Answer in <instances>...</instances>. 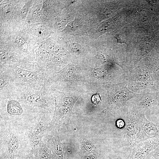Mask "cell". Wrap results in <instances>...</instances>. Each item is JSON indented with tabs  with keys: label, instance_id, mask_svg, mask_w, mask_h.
Here are the masks:
<instances>
[{
	"label": "cell",
	"instance_id": "obj_23",
	"mask_svg": "<svg viewBox=\"0 0 159 159\" xmlns=\"http://www.w3.org/2000/svg\"><path fill=\"white\" fill-rule=\"evenodd\" d=\"M24 159H28V157L27 155H26Z\"/></svg>",
	"mask_w": 159,
	"mask_h": 159
},
{
	"label": "cell",
	"instance_id": "obj_22",
	"mask_svg": "<svg viewBox=\"0 0 159 159\" xmlns=\"http://www.w3.org/2000/svg\"><path fill=\"white\" fill-rule=\"evenodd\" d=\"M156 107H158L159 109V93H158V103Z\"/></svg>",
	"mask_w": 159,
	"mask_h": 159
},
{
	"label": "cell",
	"instance_id": "obj_5",
	"mask_svg": "<svg viewBox=\"0 0 159 159\" xmlns=\"http://www.w3.org/2000/svg\"><path fill=\"white\" fill-rule=\"evenodd\" d=\"M6 65L13 79L15 85L19 90H40L48 76L47 73L42 69L33 71L22 69L13 65Z\"/></svg>",
	"mask_w": 159,
	"mask_h": 159
},
{
	"label": "cell",
	"instance_id": "obj_19",
	"mask_svg": "<svg viewBox=\"0 0 159 159\" xmlns=\"http://www.w3.org/2000/svg\"><path fill=\"white\" fill-rule=\"evenodd\" d=\"M115 125L117 127L122 128L125 125V120L122 119H118L116 121Z\"/></svg>",
	"mask_w": 159,
	"mask_h": 159
},
{
	"label": "cell",
	"instance_id": "obj_4",
	"mask_svg": "<svg viewBox=\"0 0 159 159\" xmlns=\"http://www.w3.org/2000/svg\"><path fill=\"white\" fill-rule=\"evenodd\" d=\"M92 63L81 65L82 75L87 87L103 86L125 81L128 74L122 68L111 64Z\"/></svg>",
	"mask_w": 159,
	"mask_h": 159
},
{
	"label": "cell",
	"instance_id": "obj_8",
	"mask_svg": "<svg viewBox=\"0 0 159 159\" xmlns=\"http://www.w3.org/2000/svg\"><path fill=\"white\" fill-rule=\"evenodd\" d=\"M127 86V82L126 80L120 83L104 86L108 95L106 111L115 113L117 112L127 106L128 101L138 95V94L129 90Z\"/></svg>",
	"mask_w": 159,
	"mask_h": 159
},
{
	"label": "cell",
	"instance_id": "obj_12",
	"mask_svg": "<svg viewBox=\"0 0 159 159\" xmlns=\"http://www.w3.org/2000/svg\"><path fill=\"white\" fill-rule=\"evenodd\" d=\"M19 90L6 64H1L0 70V100L8 99L17 100Z\"/></svg>",
	"mask_w": 159,
	"mask_h": 159
},
{
	"label": "cell",
	"instance_id": "obj_9",
	"mask_svg": "<svg viewBox=\"0 0 159 159\" xmlns=\"http://www.w3.org/2000/svg\"><path fill=\"white\" fill-rule=\"evenodd\" d=\"M153 72L146 67H138L129 71L126 80L127 87L131 91L140 93L148 90L153 89Z\"/></svg>",
	"mask_w": 159,
	"mask_h": 159
},
{
	"label": "cell",
	"instance_id": "obj_16",
	"mask_svg": "<svg viewBox=\"0 0 159 159\" xmlns=\"http://www.w3.org/2000/svg\"><path fill=\"white\" fill-rule=\"evenodd\" d=\"M42 142L52 152L55 159H63V147L59 140L57 133L53 128H49Z\"/></svg>",
	"mask_w": 159,
	"mask_h": 159
},
{
	"label": "cell",
	"instance_id": "obj_13",
	"mask_svg": "<svg viewBox=\"0 0 159 159\" xmlns=\"http://www.w3.org/2000/svg\"><path fill=\"white\" fill-rule=\"evenodd\" d=\"M138 108L140 124L135 144L152 138H159V130L156 125L146 118L144 110Z\"/></svg>",
	"mask_w": 159,
	"mask_h": 159
},
{
	"label": "cell",
	"instance_id": "obj_3",
	"mask_svg": "<svg viewBox=\"0 0 159 159\" xmlns=\"http://www.w3.org/2000/svg\"><path fill=\"white\" fill-rule=\"evenodd\" d=\"M44 83L67 93H83L87 89L81 65L76 63H70L61 70L52 74L46 78Z\"/></svg>",
	"mask_w": 159,
	"mask_h": 159
},
{
	"label": "cell",
	"instance_id": "obj_2",
	"mask_svg": "<svg viewBox=\"0 0 159 159\" xmlns=\"http://www.w3.org/2000/svg\"><path fill=\"white\" fill-rule=\"evenodd\" d=\"M0 119V159H24L27 143L20 123Z\"/></svg>",
	"mask_w": 159,
	"mask_h": 159
},
{
	"label": "cell",
	"instance_id": "obj_17",
	"mask_svg": "<svg viewBox=\"0 0 159 159\" xmlns=\"http://www.w3.org/2000/svg\"><path fill=\"white\" fill-rule=\"evenodd\" d=\"M36 159H55L51 150L42 142Z\"/></svg>",
	"mask_w": 159,
	"mask_h": 159
},
{
	"label": "cell",
	"instance_id": "obj_11",
	"mask_svg": "<svg viewBox=\"0 0 159 159\" xmlns=\"http://www.w3.org/2000/svg\"><path fill=\"white\" fill-rule=\"evenodd\" d=\"M127 110L124 116V136L127 144L131 148L135 144L136 136L139 130L138 108L130 101L127 102Z\"/></svg>",
	"mask_w": 159,
	"mask_h": 159
},
{
	"label": "cell",
	"instance_id": "obj_6",
	"mask_svg": "<svg viewBox=\"0 0 159 159\" xmlns=\"http://www.w3.org/2000/svg\"><path fill=\"white\" fill-rule=\"evenodd\" d=\"M17 100L21 104L29 108H40L46 110L50 113L54 110L55 100L51 87L44 83L39 91H19Z\"/></svg>",
	"mask_w": 159,
	"mask_h": 159
},
{
	"label": "cell",
	"instance_id": "obj_21",
	"mask_svg": "<svg viewBox=\"0 0 159 159\" xmlns=\"http://www.w3.org/2000/svg\"><path fill=\"white\" fill-rule=\"evenodd\" d=\"M116 38L117 39V41H118V42L119 41V42L122 43H124L123 42V41L120 38V37L118 35H117L116 36Z\"/></svg>",
	"mask_w": 159,
	"mask_h": 159
},
{
	"label": "cell",
	"instance_id": "obj_20",
	"mask_svg": "<svg viewBox=\"0 0 159 159\" xmlns=\"http://www.w3.org/2000/svg\"><path fill=\"white\" fill-rule=\"evenodd\" d=\"M81 159H97V157L93 155L89 156L85 155L83 156Z\"/></svg>",
	"mask_w": 159,
	"mask_h": 159
},
{
	"label": "cell",
	"instance_id": "obj_10",
	"mask_svg": "<svg viewBox=\"0 0 159 159\" xmlns=\"http://www.w3.org/2000/svg\"><path fill=\"white\" fill-rule=\"evenodd\" d=\"M33 108L25 107L17 100H0V117L6 120L19 122Z\"/></svg>",
	"mask_w": 159,
	"mask_h": 159
},
{
	"label": "cell",
	"instance_id": "obj_7",
	"mask_svg": "<svg viewBox=\"0 0 159 159\" xmlns=\"http://www.w3.org/2000/svg\"><path fill=\"white\" fill-rule=\"evenodd\" d=\"M51 88L55 100V110L49 126L54 128L63 124L67 121L71 114L72 107L82 93L65 92Z\"/></svg>",
	"mask_w": 159,
	"mask_h": 159
},
{
	"label": "cell",
	"instance_id": "obj_1",
	"mask_svg": "<svg viewBox=\"0 0 159 159\" xmlns=\"http://www.w3.org/2000/svg\"><path fill=\"white\" fill-rule=\"evenodd\" d=\"M51 113L40 108H34L19 122L25 137L28 159L37 157L50 124Z\"/></svg>",
	"mask_w": 159,
	"mask_h": 159
},
{
	"label": "cell",
	"instance_id": "obj_14",
	"mask_svg": "<svg viewBox=\"0 0 159 159\" xmlns=\"http://www.w3.org/2000/svg\"><path fill=\"white\" fill-rule=\"evenodd\" d=\"M158 146V138H152L136 143L130 148L129 154L126 159H144Z\"/></svg>",
	"mask_w": 159,
	"mask_h": 159
},
{
	"label": "cell",
	"instance_id": "obj_18",
	"mask_svg": "<svg viewBox=\"0 0 159 159\" xmlns=\"http://www.w3.org/2000/svg\"><path fill=\"white\" fill-rule=\"evenodd\" d=\"M69 48L72 51L77 55H82L84 54L80 45L76 43H72L69 44Z\"/></svg>",
	"mask_w": 159,
	"mask_h": 159
},
{
	"label": "cell",
	"instance_id": "obj_15",
	"mask_svg": "<svg viewBox=\"0 0 159 159\" xmlns=\"http://www.w3.org/2000/svg\"><path fill=\"white\" fill-rule=\"evenodd\" d=\"M153 90L149 89L144 90L129 101L145 111L152 107H156L158 103V93L154 92Z\"/></svg>",
	"mask_w": 159,
	"mask_h": 159
}]
</instances>
